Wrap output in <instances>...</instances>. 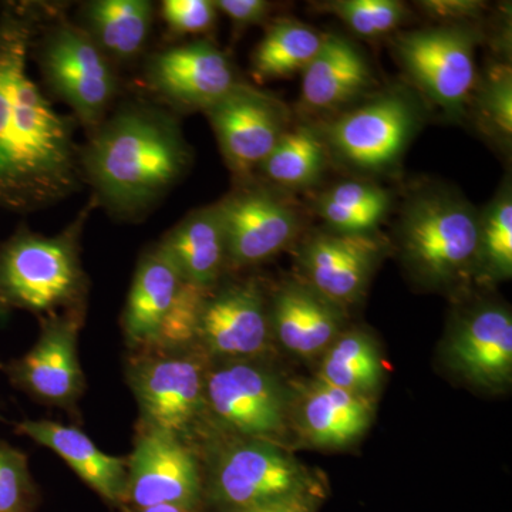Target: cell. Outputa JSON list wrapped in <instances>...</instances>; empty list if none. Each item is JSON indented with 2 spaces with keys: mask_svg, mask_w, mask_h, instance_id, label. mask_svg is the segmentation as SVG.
<instances>
[{
  "mask_svg": "<svg viewBox=\"0 0 512 512\" xmlns=\"http://www.w3.org/2000/svg\"><path fill=\"white\" fill-rule=\"evenodd\" d=\"M33 28L8 6L0 13V205L32 210L60 200L76 185L69 123L28 72Z\"/></svg>",
  "mask_w": 512,
  "mask_h": 512,
  "instance_id": "cell-1",
  "label": "cell"
},
{
  "mask_svg": "<svg viewBox=\"0 0 512 512\" xmlns=\"http://www.w3.org/2000/svg\"><path fill=\"white\" fill-rule=\"evenodd\" d=\"M188 157L187 144L170 117L130 107L97 130L84 167L110 207L136 211L183 175Z\"/></svg>",
  "mask_w": 512,
  "mask_h": 512,
  "instance_id": "cell-2",
  "label": "cell"
},
{
  "mask_svg": "<svg viewBox=\"0 0 512 512\" xmlns=\"http://www.w3.org/2000/svg\"><path fill=\"white\" fill-rule=\"evenodd\" d=\"M79 234L80 222L56 237L22 229L0 245V316L26 311L43 319L83 312L87 278Z\"/></svg>",
  "mask_w": 512,
  "mask_h": 512,
  "instance_id": "cell-3",
  "label": "cell"
},
{
  "mask_svg": "<svg viewBox=\"0 0 512 512\" xmlns=\"http://www.w3.org/2000/svg\"><path fill=\"white\" fill-rule=\"evenodd\" d=\"M480 212L457 192L430 187L414 192L399 220L403 258L427 284H456L477 264Z\"/></svg>",
  "mask_w": 512,
  "mask_h": 512,
  "instance_id": "cell-4",
  "label": "cell"
},
{
  "mask_svg": "<svg viewBox=\"0 0 512 512\" xmlns=\"http://www.w3.org/2000/svg\"><path fill=\"white\" fill-rule=\"evenodd\" d=\"M208 367V357L195 348L133 352L127 363V380L137 400L138 424L191 444L205 421Z\"/></svg>",
  "mask_w": 512,
  "mask_h": 512,
  "instance_id": "cell-5",
  "label": "cell"
},
{
  "mask_svg": "<svg viewBox=\"0 0 512 512\" xmlns=\"http://www.w3.org/2000/svg\"><path fill=\"white\" fill-rule=\"evenodd\" d=\"M212 500L231 512L318 494L311 471L275 441L235 439L212 460Z\"/></svg>",
  "mask_w": 512,
  "mask_h": 512,
  "instance_id": "cell-6",
  "label": "cell"
},
{
  "mask_svg": "<svg viewBox=\"0 0 512 512\" xmlns=\"http://www.w3.org/2000/svg\"><path fill=\"white\" fill-rule=\"evenodd\" d=\"M288 394L256 359L221 360L205 377V421L238 439L274 441L288 423Z\"/></svg>",
  "mask_w": 512,
  "mask_h": 512,
  "instance_id": "cell-7",
  "label": "cell"
},
{
  "mask_svg": "<svg viewBox=\"0 0 512 512\" xmlns=\"http://www.w3.org/2000/svg\"><path fill=\"white\" fill-rule=\"evenodd\" d=\"M420 123L416 100L404 90H387L323 128L326 147L349 167L367 173L393 170Z\"/></svg>",
  "mask_w": 512,
  "mask_h": 512,
  "instance_id": "cell-8",
  "label": "cell"
},
{
  "mask_svg": "<svg viewBox=\"0 0 512 512\" xmlns=\"http://www.w3.org/2000/svg\"><path fill=\"white\" fill-rule=\"evenodd\" d=\"M478 40L470 26H437L403 33L396 52L420 92L447 116L461 117L476 89Z\"/></svg>",
  "mask_w": 512,
  "mask_h": 512,
  "instance_id": "cell-9",
  "label": "cell"
},
{
  "mask_svg": "<svg viewBox=\"0 0 512 512\" xmlns=\"http://www.w3.org/2000/svg\"><path fill=\"white\" fill-rule=\"evenodd\" d=\"M202 497L204 477L194 446L138 424L133 453L127 458L124 504L130 508L177 505L197 512Z\"/></svg>",
  "mask_w": 512,
  "mask_h": 512,
  "instance_id": "cell-10",
  "label": "cell"
},
{
  "mask_svg": "<svg viewBox=\"0 0 512 512\" xmlns=\"http://www.w3.org/2000/svg\"><path fill=\"white\" fill-rule=\"evenodd\" d=\"M40 333L33 348L3 367L9 382L37 403L74 412L86 389L77 340L83 312L40 319Z\"/></svg>",
  "mask_w": 512,
  "mask_h": 512,
  "instance_id": "cell-11",
  "label": "cell"
},
{
  "mask_svg": "<svg viewBox=\"0 0 512 512\" xmlns=\"http://www.w3.org/2000/svg\"><path fill=\"white\" fill-rule=\"evenodd\" d=\"M47 83L87 126H99L116 92L109 60L90 33L64 25L53 30L40 50Z\"/></svg>",
  "mask_w": 512,
  "mask_h": 512,
  "instance_id": "cell-12",
  "label": "cell"
},
{
  "mask_svg": "<svg viewBox=\"0 0 512 512\" xmlns=\"http://www.w3.org/2000/svg\"><path fill=\"white\" fill-rule=\"evenodd\" d=\"M205 113L229 168L238 175L261 167L289 131L285 104L248 84L238 83Z\"/></svg>",
  "mask_w": 512,
  "mask_h": 512,
  "instance_id": "cell-13",
  "label": "cell"
},
{
  "mask_svg": "<svg viewBox=\"0 0 512 512\" xmlns=\"http://www.w3.org/2000/svg\"><path fill=\"white\" fill-rule=\"evenodd\" d=\"M272 329L264 293L255 282L214 289L198 325L195 349L210 359L249 360L265 355Z\"/></svg>",
  "mask_w": 512,
  "mask_h": 512,
  "instance_id": "cell-14",
  "label": "cell"
},
{
  "mask_svg": "<svg viewBox=\"0 0 512 512\" xmlns=\"http://www.w3.org/2000/svg\"><path fill=\"white\" fill-rule=\"evenodd\" d=\"M228 265L249 266L268 261L298 237V211L274 192L248 188L220 201Z\"/></svg>",
  "mask_w": 512,
  "mask_h": 512,
  "instance_id": "cell-15",
  "label": "cell"
},
{
  "mask_svg": "<svg viewBox=\"0 0 512 512\" xmlns=\"http://www.w3.org/2000/svg\"><path fill=\"white\" fill-rule=\"evenodd\" d=\"M382 248L373 234L316 232L299 254L306 285L336 305L356 302L369 285Z\"/></svg>",
  "mask_w": 512,
  "mask_h": 512,
  "instance_id": "cell-16",
  "label": "cell"
},
{
  "mask_svg": "<svg viewBox=\"0 0 512 512\" xmlns=\"http://www.w3.org/2000/svg\"><path fill=\"white\" fill-rule=\"evenodd\" d=\"M148 79L153 89L171 103L204 111L239 83L231 60L207 42L160 53L150 63Z\"/></svg>",
  "mask_w": 512,
  "mask_h": 512,
  "instance_id": "cell-17",
  "label": "cell"
},
{
  "mask_svg": "<svg viewBox=\"0 0 512 512\" xmlns=\"http://www.w3.org/2000/svg\"><path fill=\"white\" fill-rule=\"evenodd\" d=\"M451 366L471 383L501 389L512 376V318L503 306L468 313L447 346Z\"/></svg>",
  "mask_w": 512,
  "mask_h": 512,
  "instance_id": "cell-18",
  "label": "cell"
},
{
  "mask_svg": "<svg viewBox=\"0 0 512 512\" xmlns=\"http://www.w3.org/2000/svg\"><path fill=\"white\" fill-rule=\"evenodd\" d=\"M275 338L293 355H323L343 329L342 306L306 284H286L275 293L269 311Z\"/></svg>",
  "mask_w": 512,
  "mask_h": 512,
  "instance_id": "cell-19",
  "label": "cell"
},
{
  "mask_svg": "<svg viewBox=\"0 0 512 512\" xmlns=\"http://www.w3.org/2000/svg\"><path fill=\"white\" fill-rule=\"evenodd\" d=\"M16 433L55 451L84 483L113 504H124L127 458L103 453L83 431L50 420H23Z\"/></svg>",
  "mask_w": 512,
  "mask_h": 512,
  "instance_id": "cell-20",
  "label": "cell"
},
{
  "mask_svg": "<svg viewBox=\"0 0 512 512\" xmlns=\"http://www.w3.org/2000/svg\"><path fill=\"white\" fill-rule=\"evenodd\" d=\"M366 57L339 35H326L318 55L302 73V101L312 113H335L372 87Z\"/></svg>",
  "mask_w": 512,
  "mask_h": 512,
  "instance_id": "cell-21",
  "label": "cell"
},
{
  "mask_svg": "<svg viewBox=\"0 0 512 512\" xmlns=\"http://www.w3.org/2000/svg\"><path fill=\"white\" fill-rule=\"evenodd\" d=\"M183 281L160 247L141 258L123 313L124 336L131 352H141L154 345Z\"/></svg>",
  "mask_w": 512,
  "mask_h": 512,
  "instance_id": "cell-22",
  "label": "cell"
},
{
  "mask_svg": "<svg viewBox=\"0 0 512 512\" xmlns=\"http://www.w3.org/2000/svg\"><path fill=\"white\" fill-rule=\"evenodd\" d=\"M375 403L316 379L303 393L298 409L303 437L316 447L340 448L359 440L372 426Z\"/></svg>",
  "mask_w": 512,
  "mask_h": 512,
  "instance_id": "cell-23",
  "label": "cell"
},
{
  "mask_svg": "<svg viewBox=\"0 0 512 512\" xmlns=\"http://www.w3.org/2000/svg\"><path fill=\"white\" fill-rule=\"evenodd\" d=\"M184 281L212 291L228 265L220 202L188 215L158 245Z\"/></svg>",
  "mask_w": 512,
  "mask_h": 512,
  "instance_id": "cell-24",
  "label": "cell"
},
{
  "mask_svg": "<svg viewBox=\"0 0 512 512\" xmlns=\"http://www.w3.org/2000/svg\"><path fill=\"white\" fill-rule=\"evenodd\" d=\"M392 205V195L369 181H345L323 192L316 211L338 234L372 235L384 221Z\"/></svg>",
  "mask_w": 512,
  "mask_h": 512,
  "instance_id": "cell-25",
  "label": "cell"
},
{
  "mask_svg": "<svg viewBox=\"0 0 512 512\" xmlns=\"http://www.w3.org/2000/svg\"><path fill=\"white\" fill-rule=\"evenodd\" d=\"M153 3L147 0H99L87 8L92 39L101 52L130 59L146 46L153 23Z\"/></svg>",
  "mask_w": 512,
  "mask_h": 512,
  "instance_id": "cell-26",
  "label": "cell"
},
{
  "mask_svg": "<svg viewBox=\"0 0 512 512\" xmlns=\"http://www.w3.org/2000/svg\"><path fill=\"white\" fill-rule=\"evenodd\" d=\"M382 355L372 336L362 330L342 332L323 353L320 382L370 396L382 382Z\"/></svg>",
  "mask_w": 512,
  "mask_h": 512,
  "instance_id": "cell-27",
  "label": "cell"
},
{
  "mask_svg": "<svg viewBox=\"0 0 512 512\" xmlns=\"http://www.w3.org/2000/svg\"><path fill=\"white\" fill-rule=\"evenodd\" d=\"M325 39L326 35L295 20L275 23L256 47L252 59L255 76L269 80L303 73L322 49Z\"/></svg>",
  "mask_w": 512,
  "mask_h": 512,
  "instance_id": "cell-28",
  "label": "cell"
},
{
  "mask_svg": "<svg viewBox=\"0 0 512 512\" xmlns=\"http://www.w3.org/2000/svg\"><path fill=\"white\" fill-rule=\"evenodd\" d=\"M328 153L320 131L311 126H299L282 137L259 168L268 180L281 187H311L325 171Z\"/></svg>",
  "mask_w": 512,
  "mask_h": 512,
  "instance_id": "cell-29",
  "label": "cell"
},
{
  "mask_svg": "<svg viewBox=\"0 0 512 512\" xmlns=\"http://www.w3.org/2000/svg\"><path fill=\"white\" fill-rule=\"evenodd\" d=\"M476 269L491 279L512 275V194L510 181L480 214Z\"/></svg>",
  "mask_w": 512,
  "mask_h": 512,
  "instance_id": "cell-30",
  "label": "cell"
},
{
  "mask_svg": "<svg viewBox=\"0 0 512 512\" xmlns=\"http://www.w3.org/2000/svg\"><path fill=\"white\" fill-rule=\"evenodd\" d=\"M478 120L490 136L510 143L512 136V74L507 64H494L474 89Z\"/></svg>",
  "mask_w": 512,
  "mask_h": 512,
  "instance_id": "cell-31",
  "label": "cell"
},
{
  "mask_svg": "<svg viewBox=\"0 0 512 512\" xmlns=\"http://www.w3.org/2000/svg\"><path fill=\"white\" fill-rule=\"evenodd\" d=\"M210 292L200 286L183 281L173 308L158 332L156 342L147 350L173 352V350L195 348L202 309H204Z\"/></svg>",
  "mask_w": 512,
  "mask_h": 512,
  "instance_id": "cell-32",
  "label": "cell"
},
{
  "mask_svg": "<svg viewBox=\"0 0 512 512\" xmlns=\"http://www.w3.org/2000/svg\"><path fill=\"white\" fill-rule=\"evenodd\" d=\"M323 9L338 16L356 35L377 37L399 28L407 18V9L397 0H338Z\"/></svg>",
  "mask_w": 512,
  "mask_h": 512,
  "instance_id": "cell-33",
  "label": "cell"
},
{
  "mask_svg": "<svg viewBox=\"0 0 512 512\" xmlns=\"http://www.w3.org/2000/svg\"><path fill=\"white\" fill-rule=\"evenodd\" d=\"M36 500L28 456L0 440V512H32Z\"/></svg>",
  "mask_w": 512,
  "mask_h": 512,
  "instance_id": "cell-34",
  "label": "cell"
},
{
  "mask_svg": "<svg viewBox=\"0 0 512 512\" xmlns=\"http://www.w3.org/2000/svg\"><path fill=\"white\" fill-rule=\"evenodd\" d=\"M163 18L180 35L208 32L217 20V8L210 0H165Z\"/></svg>",
  "mask_w": 512,
  "mask_h": 512,
  "instance_id": "cell-35",
  "label": "cell"
},
{
  "mask_svg": "<svg viewBox=\"0 0 512 512\" xmlns=\"http://www.w3.org/2000/svg\"><path fill=\"white\" fill-rule=\"evenodd\" d=\"M215 8L221 10L237 28L259 25L268 16L271 5L264 0H218Z\"/></svg>",
  "mask_w": 512,
  "mask_h": 512,
  "instance_id": "cell-36",
  "label": "cell"
},
{
  "mask_svg": "<svg viewBox=\"0 0 512 512\" xmlns=\"http://www.w3.org/2000/svg\"><path fill=\"white\" fill-rule=\"evenodd\" d=\"M419 5L431 18L443 20L477 19L485 9L478 0H427Z\"/></svg>",
  "mask_w": 512,
  "mask_h": 512,
  "instance_id": "cell-37",
  "label": "cell"
},
{
  "mask_svg": "<svg viewBox=\"0 0 512 512\" xmlns=\"http://www.w3.org/2000/svg\"><path fill=\"white\" fill-rule=\"evenodd\" d=\"M318 498V494L303 495V497L292 498V500L282 501V503L264 505V507L241 512H315Z\"/></svg>",
  "mask_w": 512,
  "mask_h": 512,
  "instance_id": "cell-38",
  "label": "cell"
},
{
  "mask_svg": "<svg viewBox=\"0 0 512 512\" xmlns=\"http://www.w3.org/2000/svg\"><path fill=\"white\" fill-rule=\"evenodd\" d=\"M128 512H194L177 507V505H154L146 508H130Z\"/></svg>",
  "mask_w": 512,
  "mask_h": 512,
  "instance_id": "cell-39",
  "label": "cell"
},
{
  "mask_svg": "<svg viewBox=\"0 0 512 512\" xmlns=\"http://www.w3.org/2000/svg\"><path fill=\"white\" fill-rule=\"evenodd\" d=\"M3 367H5V363L0 362V370H3Z\"/></svg>",
  "mask_w": 512,
  "mask_h": 512,
  "instance_id": "cell-40",
  "label": "cell"
}]
</instances>
